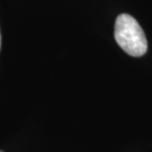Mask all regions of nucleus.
<instances>
[{
    "label": "nucleus",
    "mask_w": 152,
    "mask_h": 152,
    "mask_svg": "<svg viewBox=\"0 0 152 152\" xmlns=\"http://www.w3.org/2000/svg\"><path fill=\"white\" fill-rule=\"evenodd\" d=\"M0 152H3V151H1V150H0Z\"/></svg>",
    "instance_id": "7ed1b4c3"
},
{
    "label": "nucleus",
    "mask_w": 152,
    "mask_h": 152,
    "mask_svg": "<svg viewBox=\"0 0 152 152\" xmlns=\"http://www.w3.org/2000/svg\"><path fill=\"white\" fill-rule=\"evenodd\" d=\"M115 39L118 45L132 56H141L147 50V39L143 30L129 14L118 16L115 24Z\"/></svg>",
    "instance_id": "f257e3e1"
},
{
    "label": "nucleus",
    "mask_w": 152,
    "mask_h": 152,
    "mask_svg": "<svg viewBox=\"0 0 152 152\" xmlns=\"http://www.w3.org/2000/svg\"><path fill=\"white\" fill-rule=\"evenodd\" d=\"M0 47H1V35H0Z\"/></svg>",
    "instance_id": "f03ea898"
}]
</instances>
